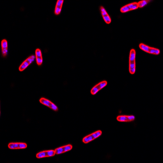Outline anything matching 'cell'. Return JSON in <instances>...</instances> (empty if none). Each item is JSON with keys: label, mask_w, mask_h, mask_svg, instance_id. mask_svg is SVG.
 Returning <instances> with one entry per match:
<instances>
[{"label": "cell", "mask_w": 163, "mask_h": 163, "mask_svg": "<svg viewBox=\"0 0 163 163\" xmlns=\"http://www.w3.org/2000/svg\"><path fill=\"white\" fill-rule=\"evenodd\" d=\"M136 51L134 49H131L129 58V71L131 74H134L136 71Z\"/></svg>", "instance_id": "obj_1"}, {"label": "cell", "mask_w": 163, "mask_h": 163, "mask_svg": "<svg viewBox=\"0 0 163 163\" xmlns=\"http://www.w3.org/2000/svg\"><path fill=\"white\" fill-rule=\"evenodd\" d=\"M139 47L140 49L148 53L156 55H159L160 54V51L159 49L153 48V47H149L143 43L140 44Z\"/></svg>", "instance_id": "obj_2"}, {"label": "cell", "mask_w": 163, "mask_h": 163, "mask_svg": "<svg viewBox=\"0 0 163 163\" xmlns=\"http://www.w3.org/2000/svg\"><path fill=\"white\" fill-rule=\"evenodd\" d=\"M102 134V132L101 131H97L94 132V133H93L90 135L86 136L82 140V141L84 144H87V143L92 141L95 139L97 138L98 137L101 136Z\"/></svg>", "instance_id": "obj_3"}, {"label": "cell", "mask_w": 163, "mask_h": 163, "mask_svg": "<svg viewBox=\"0 0 163 163\" xmlns=\"http://www.w3.org/2000/svg\"><path fill=\"white\" fill-rule=\"evenodd\" d=\"M139 8L138 3L136 2L130 3L122 7L121 8L120 11L121 12L124 13L127 12L129 11L137 9Z\"/></svg>", "instance_id": "obj_4"}, {"label": "cell", "mask_w": 163, "mask_h": 163, "mask_svg": "<svg viewBox=\"0 0 163 163\" xmlns=\"http://www.w3.org/2000/svg\"><path fill=\"white\" fill-rule=\"evenodd\" d=\"M35 57H36L34 55H32L30 57H28L27 59H26L20 66L19 68V71H24L25 69H26L28 67V66H29L35 60Z\"/></svg>", "instance_id": "obj_5"}, {"label": "cell", "mask_w": 163, "mask_h": 163, "mask_svg": "<svg viewBox=\"0 0 163 163\" xmlns=\"http://www.w3.org/2000/svg\"><path fill=\"white\" fill-rule=\"evenodd\" d=\"M107 84V82L106 81H103L96 85L91 89V94L94 95L96 94L99 91L106 86Z\"/></svg>", "instance_id": "obj_6"}, {"label": "cell", "mask_w": 163, "mask_h": 163, "mask_svg": "<svg viewBox=\"0 0 163 163\" xmlns=\"http://www.w3.org/2000/svg\"><path fill=\"white\" fill-rule=\"evenodd\" d=\"M56 154L55 151L54 150H49L43 151L40 152L36 155V157L38 158H42L46 157H53Z\"/></svg>", "instance_id": "obj_7"}, {"label": "cell", "mask_w": 163, "mask_h": 163, "mask_svg": "<svg viewBox=\"0 0 163 163\" xmlns=\"http://www.w3.org/2000/svg\"><path fill=\"white\" fill-rule=\"evenodd\" d=\"M40 102L42 104L44 105H46V106L49 107L52 109L54 110L55 111H57L58 110V107L57 106L54 104L53 103L51 102L49 100H47L45 98H41L40 100Z\"/></svg>", "instance_id": "obj_8"}, {"label": "cell", "mask_w": 163, "mask_h": 163, "mask_svg": "<svg viewBox=\"0 0 163 163\" xmlns=\"http://www.w3.org/2000/svg\"><path fill=\"white\" fill-rule=\"evenodd\" d=\"M8 147L11 149H25L27 145L24 143H11L9 144Z\"/></svg>", "instance_id": "obj_9"}, {"label": "cell", "mask_w": 163, "mask_h": 163, "mask_svg": "<svg viewBox=\"0 0 163 163\" xmlns=\"http://www.w3.org/2000/svg\"><path fill=\"white\" fill-rule=\"evenodd\" d=\"M134 115H119L117 117V120L119 122H130L135 120Z\"/></svg>", "instance_id": "obj_10"}, {"label": "cell", "mask_w": 163, "mask_h": 163, "mask_svg": "<svg viewBox=\"0 0 163 163\" xmlns=\"http://www.w3.org/2000/svg\"><path fill=\"white\" fill-rule=\"evenodd\" d=\"M100 10H101V14H102V17L104 20L106 24H109L112 22V19L111 17L109 15L105 8L102 6L101 7H100Z\"/></svg>", "instance_id": "obj_11"}, {"label": "cell", "mask_w": 163, "mask_h": 163, "mask_svg": "<svg viewBox=\"0 0 163 163\" xmlns=\"http://www.w3.org/2000/svg\"><path fill=\"white\" fill-rule=\"evenodd\" d=\"M72 148V145H66V146H62L58 148L55 150V153L56 154H60L63 153L67 152L71 150Z\"/></svg>", "instance_id": "obj_12"}, {"label": "cell", "mask_w": 163, "mask_h": 163, "mask_svg": "<svg viewBox=\"0 0 163 163\" xmlns=\"http://www.w3.org/2000/svg\"><path fill=\"white\" fill-rule=\"evenodd\" d=\"M36 62L38 65L40 66L42 64L43 59L42 52L39 49H37L35 51Z\"/></svg>", "instance_id": "obj_13"}, {"label": "cell", "mask_w": 163, "mask_h": 163, "mask_svg": "<svg viewBox=\"0 0 163 163\" xmlns=\"http://www.w3.org/2000/svg\"><path fill=\"white\" fill-rule=\"evenodd\" d=\"M63 2L64 1L63 0H58L57 1L54 11V13L56 15H59L61 12Z\"/></svg>", "instance_id": "obj_14"}, {"label": "cell", "mask_w": 163, "mask_h": 163, "mask_svg": "<svg viewBox=\"0 0 163 163\" xmlns=\"http://www.w3.org/2000/svg\"><path fill=\"white\" fill-rule=\"evenodd\" d=\"M7 42L5 39H3L1 41L2 53L3 57H6L7 53Z\"/></svg>", "instance_id": "obj_15"}, {"label": "cell", "mask_w": 163, "mask_h": 163, "mask_svg": "<svg viewBox=\"0 0 163 163\" xmlns=\"http://www.w3.org/2000/svg\"><path fill=\"white\" fill-rule=\"evenodd\" d=\"M150 1H140L138 3V5L139 7L140 8H142V7H144V6H146L148 4V3L150 2Z\"/></svg>", "instance_id": "obj_16"}]
</instances>
